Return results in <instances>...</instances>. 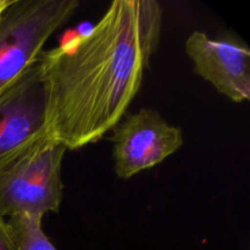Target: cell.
<instances>
[{
	"mask_svg": "<svg viewBox=\"0 0 250 250\" xmlns=\"http://www.w3.org/2000/svg\"><path fill=\"white\" fill-rule=\"evenodd\" d=\"M78 6L77 0H12L0 15V93L38 60Z\"/></svg>",
	"mask_w": 250,
	"mask_h": 250,
	"instance_id": "cell-3",
	"label": "cell"
},
{
	"mask_svg": "<svg viewBox=\"0 0 250 250\" xmlns=\"http://www.w3.org/2000/svg\"><path fill=\"white\" fill-rule=\"evenodd\" d=\"M0 250H16L6 220L1 216H0Z\"/></svg>",
	"mask_w": 250,
	"mask_h": 250,
	"instance_id": "cell-8",
	"label": "cell"
},
{
	"mask_svg": "<svg viewBox=\"0 0 250 250\" xmlns=\"http://www.w3.org/2000/svg\"><path fill=\"white\" fill-rule=\"evenodd\" d=\"M6 222L16 250H58L44 233L43 220L15 216Z\"/></svg>",
	"mask_w": 250,
	"mask_h": 250,
	"instance_id": "cell-7",
	"label": "cell"
},
{
	"mask_svg": "<svg viewBox=\"0 0 250 250\" xmlns=\"http://www.w3.org/2000/svg\"><path fill=\"white\" fill-rule=\"evenodd\" d=\"M11 1L12 0H0V15H1L2 11L11 4Z\"/></svg>",
	"mask_w": 250,
	"mask_h": 250,
	"instance_id": "cell-9",
	"label": "cell"
},
{
	"mask_svg": "<svg viewBox=\"0 0 250 250\" xmlns=\"http://www.w3.org/2000/svg\"><path fill=\"white\" fill-rule=\"evenodd\" d=\"M161 29L158 1L115 0L87 33L42 51L48 136L77 150L114 129L141 88Z\"/></svg>",
	"mask_w": 250,
	"mask_h": 250,
	"instance_id": "cell-1",
	"label": "cell"
},
{
	"mask_svg": "<svg viewBox=\"0 0 250 250\" xmlns=\"http://www.w3.org/2000/svg\"><path fill=\"white\" fill-rule=\"evenodd\" d=\"M194 71L233 103L250 99V49L233 33L216 37L194 31L186 41Z\"/></svg>",
	"mask_w": 250,
	"mask_h": 250,
	"instance_id": "cell-6",
	"label": "cell"
},
{
	"mask_svg": "<svg viewBox=\"0 0 250 250\" xmlns=\"http://www.w3.org/2000/svg\"><path fill=\"white\" fill-rule=\"evenodd\" d=\"M111 142L115 173L129 180L175 154L183 146V133L156 110L146 107L120 121Z\"/></svg>",
	"mask_w": 250,
	"mask_h": 250,
	"instance_id": "cell-4",
	"label": "cell"
},
{
	"mask_svg": "<svg viewBox=\"0 0 250 250\" xmlns=\"http://www.w3.org/2000/svg\"><path fill=\"white\" fill-rule=\"evenodd\" d=\"M45 136L46 94L37 60L0 93V167Z\"/></svg>",
	"mask_w": 250,
	"mask_h": 250,
	"instance_id": "cell-5",
	"label": "cell"
},
{
	"mask_svg": "<svg viewBox=\"0 0 250 250\" xmlns=\"http://www.w3.org/2000/svg\"><path fill=\"white\" fill-rule=\"evenodd\" d=\"M66 148L49 136L0 167V216L43 220L59 212L63 197L61 167Z\"/></svg>",
	"mask_w": 250,
	"mask_h": 250,
	"instance_id": "cell-2",
	"label": "cell"
}]
</instances>
